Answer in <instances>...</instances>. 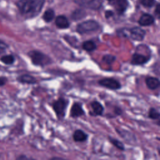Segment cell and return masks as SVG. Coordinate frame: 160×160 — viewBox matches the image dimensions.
<instances>
[{
  "label": "cell",
  "mask_w": 160,
  "mask_h": 160,
  "mask_svg": "<svg viewBox=\"0 0 160 160\" xmlns=\"http://www.w3.org/2000/svg\"><path fill=\"white\" fill-rule=\"evenodd\" d=\"M19 10L22 14L31 18L32 12V0H19L16 4Z\"/></svg>",
  "instance_id": "obj_5"
},
{
  "label": "cell",
  "mask_w": 160,
  "mask_h": 160,
  "mask_svg": "<svg viewBox=\"0 0 160 160\" xmlns=\"http://www.w3.org/2000/svg\"><path fill=\"white\" fill-rule=\"evenodd\" d=\"M8 47H9L8 44H7L3 41L0 39V55H2V54L5 53Z\"/></svg>",
  "instance_id": "obj_27"
},
{
  "label": "cell",
  "mask_w": 160,
  "mask_h": 160,
  "mask_svg": "<svg viewBox=\"0 0 160 160\" xmlns=\"http://www.w3.org/2000/svg\"><path fill=\"white\" fill-rule=\"evenodd\" d=\"M32 159V158H29L24 154H21L16 158V159H18V160H24V159Z\"/></svg>",
  "instance_id": "obj_31"
},
{
  "label": "cell",
  "mask_w": 160,
  "mask_h": 160,
  "mask_svg": "<svg viewBox=\"0 0 160 160\" xmlns=\"http://www.w3.org/2000/svg\"><path fill=\"white\" fill-rule=\"evenodd\" d=\"M114 112L116 116H120L122 114V110L119 106H115L114 108Z\"/></svg>",
  "instance_id": "obj_28"
},
{
  "label": "cell",
  "mask_w": 160,
  "mask_h": 160,
  "mask_svg": "<svg viewBox=\"0 0 160 160\" xmlns=\"http://www.w3.org/2000/svg\"><path fill=\"white\" fill-rule=\"evenodd\" d=\"M76 2L82 6H86L92 9H98L101 6L102 0H76Z\"/></svg>",
  "instance_id": "obj_9"
},
{
  "label": "cell",
  "mask_w": 160,
  "mask_h": 160,
  "mask_svg": "<svg viewBox=\"0 0 160 160\" xmlns=\"http://www.w3.org/2000/svg\"><path fill=\"white\" fill-rule=\"evenodd\" d=\"M86 16V12L81 9H76L71 14V18L74 21H78L84 18Z\"/></svg>",
  "instance_id": "obj_19"
},
{
  "label": "cell",
  "mask_w": 160,
  "mask_h": 160,
  "mask_svg": "<svg viewBox=\"0 0 160 160\" xmlns=\"http://www.w3.org/2000/svg\"><path fill=\"white\" fill-rule=\"evenodd\" d=\"M0 61L6 65H11L15 62V58L12 54H6L0 58Z\"/></svg>",
  "instance_id": "obj_21"
},
{
  "label": "cell",
  "mask_w": 160,
  "mask_h": 160,
  "mask_svg": "<svg viewBox=\"0 0 160 160\" xmlns=\"http://www.w3.org/2000/svg\"><path fill=\"white\" fill-rule=\"evenodd\" d=\"M116 59V57L112 54H104L102 58V61L108 65H111Z\"/></svg>",
  "instance_id": "obj_24"
},
{
  "label": "cell",
  "mask_w": 160,
  "mask_h": 160,
  "mask_svg": "<svg viewBox=\"0 0 160 160\" xmlns=\"http://www.w3.org/2000/svg\"><path fill=\"white\" fill-rule=\"evenodd\" d=\"M113 15H114V12L111 10H107L105 11L104 16L106 19H109V18H111L112 16H113Z\"/></svg>",
  "instance_id": "obj_30"
},
{
  "label": "cell",
  "mask_w": 160,
  "mask_h": 160,
  "mask_svg": "<svg viewBox=\"0 0 160 160\" xmlns=\"http://www.w3.org/2000/svg\"><path fill=\"white\" fill-rule=\"evenodd\" d=\"M128 6V2L127 0H116L115 8L119 14H123Z\"/></svg>",
  "instance_id": "obj_17"
},
{
  "label": "cell",
  "mask_w": 160,
  "mask_h": 160,
  "mask_svg": "<svg viewBox=\"0 0 160 160\" xmlns=\"http://www.w3.org/2000/svg\"><path fill=\"white\" fill-rule=\"evenodd\" d=\"M146 86L151 90H155L159 86V80L158 78L148 76L145 79Z\"/></svg>",
  "instance_id": "obj_14"
},
{
  "label": "cell",
  "mask_w": 160,
  "mask_h": 160,
  "mask_svg": "<svg viewBox=\"0 0 160 160\" xmlns=\"http://www.w3.org/2000/svg\"><path fill=\"white\" fill-rule=\"evenodd\" d=\"M54 11L52 9H48L46 10L42 15V19L46 22H49L54 18Z\"/></svg>",
  "instance_id": "obj_20"
},
{
  "label": "cell",
  "mask_w": 160,
  "mask_h": 160,
  "mask_svg": "<svg viewBox=\"0 0 160 160\" xmlns=\"http://www.w3.org/2000/svg\"><path fill=\"white\" fill-rule=\"evenodd\" d=\"M45 0H32V12L31 18L36 16L41 11Z\"/></svg>",
  "instance_id": "obj_16"
},
{
  "label": "cell",
  "mask_w": 160,
  "mask_h": 160,
  "mask_svg": "<svg viewBox=\"0 0 160 160\" xmlns=\"http://www.w3.org/2000/svg\"><path fill=\"white\" fill-rule=\"evenodd\" d=\"M55 24L59 29H67L69 27L70 24L68 18L64 15H59L56 18Z\"/></svg>",
  "instance_id": "obj_12"
},
{
  "label": "cell",
  "mask_w": 160,
  "mask_h": 160,
  "mask_svg": "<svg viewBox=\"0 0 160 160\" xmlns=\"http://www.w3.org/2000/svg\"><path fill=\"white\" fill-rule=\"evenodd\" d=\"M98 84L102 87L111 90H118L121 88V84L112 78H104L98 81Z\"/></svg>",
  "instance_id": "obj_4"
},
{
  "label": "cell",
  "mask_w": 160,
  "mask_h": 160,
  "mask_svg": "<svg viewBox=\"0 0 160 160\" xmlns=\"http://www.w3.org/2000/svg\"><path fill=\"white\" fill-rule=\"evenodd\" d=\"M88 138V134L81 129H76L72 134V139L75 142H84Z\"/></svg>",
  "instance_id": "obj_15"
},
{
  "label": "cell",
  "mask_w": 160,
  "mask_h": 160,
  "mask_svg": "<svg viewBox=\"0 0 160 160\" xmlns=\"http://www.w3.org/2000/svg\"><path fill=\"white\" fill-rule=\"evenodd\" d=\"M99 28V24L95 20L89 19L78 24L76 26V32L80 34H89L96 31Z\"/></svg>",
  "instance_id": "obj_3"
},
{
  "label": "cell",
  "mask_w": 160,
  "mask_h": 160,
  "mask_svg": "<svg viewBox=\"0 0 160 160\" xmlns=\"http://www.w3.org/2000/svg\"><path fill=\"white\" fill-rule=\"evenodd\" d=\"M116 33L118 36L124 38H129V28H121L116 31Z\"/></svg>",
  "instance_id": "obj_25"
},
{
  "label": "cell",
  "mask_w": 160,
  "mask_h": 160,
  "mask_svg": "<svg viewBox=\"0 0 160 160\" xmlns=\"http://www.w3.org/2000/svg\"><path fill=\"white\" fill-rule=\"evenodd\" d=\"M155 14L157 15L158 18H159V4H157L156 6V9H155Z\"/></svg>",
  "instance_id": "obj_32"
},
{
  "label": "cell",
  "mask_w": 160,
  "mask_h": 160,
  "mask_svg": "<svg viewBox=\"0 0 160 160\" xmlns=\"http://www.w3.org/2000/svg\"><path fill=\"white\" fill-rule=\"evenodd\" d=\"M108 139L109 141V142L114 146H115L117 149H118L119 150H121V151H124L125 149V147L124 146V144L119 141L118 139H116V138H114L111 136H108Z\"/></svg>",
  "instance_id": "obj_22"
},
{
  "label": "cell",
  "mask_w": 160,
  "mask_h": 160,
  "mask_svg": "<svg viewBox=\"0 0 160 160\" xmlns=\"http://www.w3.org/2000/svg\"><path fill=\"white\" fill-rule=\"evenodd\" d=\"M85 114V111L82 108V103L74 102L71 106L70 110V116L72 118H77Z\"/></svg>",
  "instance_id": "obj_8"
},
{
  "label": "cell",
  "mask_w": 160,
  "mask_h": 160,
  "mask_svg": "<svg viewBox=\"0 0 160 160\" xmlns=\"http://www.w3.org/2000/svg\"><path fill=\"white\" fill-rule=\"evenodd\" d=\"M18 82L21 84H34L37 82V79L33 76L29 74H21L16 78Z\"/></svg>",
  "instance_id": "obj_11"
},
{
  "label": "cell",
  "mask_w": 160,
  "mask_h": 160,
  "mask_svg": "<svg viewBox=\"0 0 160 160\" xmlns=\"http://www.w3.org/2000/svg\"><path fill=\"white\" fill-rule=\"evenodd\" d=\"M151 54L146 56L142 54L135 52L132 55L130 63L134 66L143 65L144 64H146L151 59Z\"/></svg>",
  "instance_id": "obj_7"
},
{
  "label": "cell",
  "mask_w": 160,
  "mask_h": 160,
  "mask_svg": "<svg viewBox=\"0 0 160 160\" xmlns=\"http://www.w3.org/2000/svg\"><path fill=\"white\" fill-rule=\"evenodd\" d=\"M82 48L86 51L88 52H91L94 51L97 49V45L93 41L88 40L84 41L82 43Z\"/></svg>",
  "instance_id": "obj_18"
},
{
  "label": "cell",
  "mask_w": 160,
  "mask_h": 160,
  "mask_svg": "<svg viewBox=\"0 0 160 160\" xmlns=\"http://www.w3.org/2000/svg\"><path fill=\"white\" fill-rule=\"evenodd\" d=\"M91 108L92 110V112H89L92 116H101L104 112V107L101 103L99 101L94 100L91 102L90 103Z\"/></svg>",
  "instance_id": "obj_10"
},
{
  "label": "cell",
  "mask_w": 160,
  "mask_h": 160,
  "mask_svg": "<svg viewBox=\"0 0 160 160\" xmlns=\"http://www.w3.org/2000/svg\"><path fill=\"white\" fill-rule=\"evenodd\" d=\"M68 104L69 101L62 97H59L51 104L52 108L59 120H62L65 117Z\"/></svg>",
  "instance_id": "obj_2"
},
{
  "label": "cell",
  "mask_w": 160,
  "mask_h": 160,
  "mask_svg": "<svg viewBox=\"0 0 160 160\" xmlns=\"http://www.w3.org/2000/svg\"><path fill=\"white\" fill-rule=\"evenodd\" d=\"M28 56L32 64L36 66L43 68L52 62V59L49 56L38 50L29 51L28 52Z\"/></svg>",
  "instance_id": "obj_1"
},
{
  "label": "cell",
  "mask_w": 160,
  "mask_h": 160,
  "mask_svg": "<svg viewBox=\"0 0 160 160\" xmlns=\"http://www.w3.org/2000/svg\"><path fill=\"white\" fill-rule=\"evenodd\" d=\"M108 1H113V0H108Z\"/></svg>",
  "instance_id": "obj_34"
},
{
  "label": "cell",
  "mask_w": 160,
  "mask_h": 160,
  "mask_svg": "<svg viewBox=\"0 0 160 160\" xmlns=\"http://www.w3.org/2000/svg\"><path fill=\"white\" fill-rule=\"evenodd\" d=\"M160 116V113L159 112L154 108H150L149 111H148V118L153 119V120H156L159 119Z\"/></svg>",
  "instance_id": "obj_23"
},
{
  "label": "cell",
  "mask_w": 160,
  "mask_h": 160,
  "mask_svg": "<svg viewBox=\"0 0 160 160\" xmlns=\"http://www.w3.org/2000/svg\"><path fill=\"white\" fill-rule=\"evenodd\" d=\"M8 82V78L6 76H0V87L4 86Z\"/></svg>",
  "instance_id": "obj_29"
},
{
  "label": "cell",
  "mask_w": 160,
  "mask_h": 160,
  "mask_svg": "<svg viewBox=\"0 0 160 160\" xmlns=\"http://www.w3.org/2000/svg\"><path fill=\"white\" fill-rule=\"evenodd\" d=\"M141 3L144 7L151 8L154 5L155 1L154 0H141Z\"/></svg>",
  "instance_id": "obj_26"
},
{
  "label": "cell",
  "mask_w": 160,
  "mask_h": 160,
  "mask_svg": "<svg viewBox=\"0 0 160 160\" xmlns=\"http://www.w3.org/2000/svg\"><path fill=\"white\" fill-rule=\"evenodd\" d=\"M129 38L136 41H142L146 35V31L138 26L129 28Z\"/></svg>",
  "instance_id": "obj_6"
},
{
  "label": "cell",
  "mask_w": 160,
  "mask_h": 160,
  "mask_svg": "<svg viewBox=\"0 0 160 160\" xmlns=\"http://www.w3.org/2000/svg\"><path fill=\"white\" fill-rule=\"evenodd\" d=\"M154 22V17L149 14H143L138 20V23L141 26H149Z\"/></svg>",
  "instance_id": "obj_13"
},
{
  "label": "cell",
  "mask_w": 160,
  "mask_h": 160,
  "mask_svg": "<svg viewBox=\"0 0 160 160\" xmlns=\"http://www.w3.org/2000/svg\"><path fill=\"white\" fill-rule=\"evenodd\" d=\"M62 159L61 158H56V157H53V158H51V159Z\"/></svg>",
  "instance_id": "obj_33"
}]
</instances>
